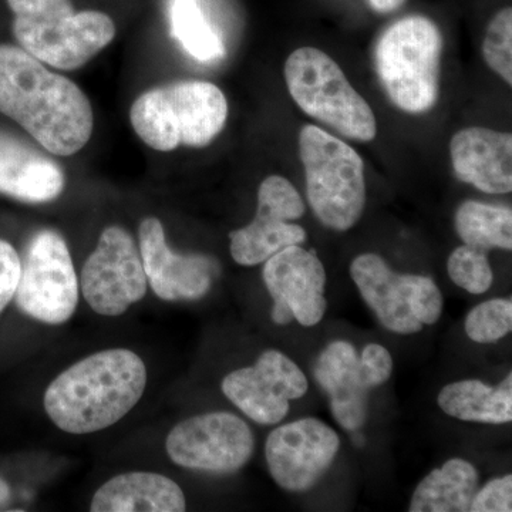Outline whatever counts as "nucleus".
Segmentation results:
<instances>
[{
	"mask_svg": "<svg viewBox=\"0 0 512 512\" xmlns=\"http://www.w3.org/2000/svg\"><path fill=\"white\" fill-rule=\"evenodd\" d=\"M0 113L49 153H79L93 134L92 104L79 86L22 47L0 45Z\"/></svg>",
	"mask_w": 512,
	"mask_h": 512,
	"instance_id": "obj_1",
	"label": "nucleus"
},
{
	"mask_svg": "<svg viewBox=\"0 0 512 512\" xmlns=\"http://www.w3.org/2000/svg\"><path fill=\"white\" fill-rule=\"evenodd\" d=\"M147 367L128 349H107L74 363L49 384L45 410L69 434L97 433L119 423L143 397Z\"/></svg>",
	"mask_w": 512,
	"mask_h": 512,
	"instance_id": "obj_2",
	"label": "nucleus"
},
{
	"mask_svg": "<svg viewBox=\"0 0 512 512\" xmlns=\"http://www.w3.org/2000/svg\"><path fill=\"white\" fill-rule=\"evenodd\" d=\"M13 35L23 50L60 70L84 66L113 42L116 25L107 13L73 8L72 0H6Z\"/></svg>",
	"mask_w": 512,
	"mask_h": 512,
	"instance_id": "obj_3",
	"label": "nucleus"
},
{
	"mask_svg": "<svg viewBox=\"0 0 512 512\" xmlns=\"http://www.w3.org/2000/svg\"><path fill=\"white\" fill-rule=\"evenodd\" d=\"M227 116L228 103L220 87L200 80L148 90L130 110L137 136L157 151L207 147L221 133Z\"/></svg>",
	"mask_w": 512,
	"mask_h": 512,
	"instance_id": "obj_4",
	"label": "nucleus"
},
{
	"mask_svg": "<svg viewBox=\"0 0 512 512\" xmlns=\"http://www.w3.org/2000/svg\"><path fill=\"white\" fill-rule=\"evenodd\" d=\"M443 37L424 16L397 20L377 42L375 63L384 92L397 109L424 113L439 100Z\"/></svg>",
	"mask_w": 512,
	"mask_h": 512,
	"instance_id": "obj_5",
	"label": "nucleus"
},
{
	"mask_svg": "<svg viewBox=\"0 0 512 512\" xmlns=\"http://www.w3.org/2000/svg\"><path fill=\"white\" fill-rule=\"evenodd\" d=\"M299 156L318 220L339 232L355 227L366 205L365 165L359 154L340 138L308 124L299 134Z\"/></svg>",
	"mask_w": 512,
	"mask_h": 512,
	"instance_id": "obj_6",
	"label": "nucleus"
},
{
	"mask_svg": "<svg viewBox=\"0 0 512 512\" xmlns=\"http://www.w3.org/2000/svg\"><path fill=\"white\" fill-rule=\"evenodd\" d=\"M285 80L289 94L308 116L356 141L377 134L375 114L353 89L335 60L315 47H301L288 57Z\"/></svg>",
	"mask_w": 512,
	"mask_h": 512,
	"instance_id": "obj_7",
	"label": "nucleus"
},
{
	"mask_svg": "<svg viewBox=\"0 0 512 512\" xmlns=\"http://www.w3.org/2000/svg\"><path fill=\"white\" fill-rule=\"evenodd\" d=\"M80 285L62 235L52 229L36 232L20 258L16 305L29 318L63 325L76 312Z\"/></svg>",
	"mask_w": 512,
	"mask_h": 512,
	"instance_id": "obj_8",
	"label": "nucleus"
},
{
	"mask_svg": "<svg viewBox=\"0 0 512 512\" xmlns=\"http://www.w3.org/2000/svg\"><path fill=\"white\" fill-rule=\"evenodd\" d=\"M165 450L177 466L211 474L237 473L255 450V437L241 417L228 412L200 414L168 434Z\"/></svg>",
	"mask_w": 512,
	"mask_h": 512,
	"instance_id": "obj_9",
	"label": "nucleus"
},
{
	"mask_svg": "<svg viewBox=\"0 0 512 512\" xmlns=\"http://www.w3.org/2000/svg\"><path fill=\"white\" fill-rule=\"evenodd\" d=\"M148 282L138 249L126 229L109 227L101 232L97 247L82 271L84 299L94 312L120 316L143 301Z\"/></svg>",
	"mask_w": 512,
	"mask_h": 512,
	"instance_id": "obj_10",
	"label": "nucleus"
},
{
	"mask_svg": "<svg viewBox=\"0 0 512 512\" xmlns=\"http://www.w3.org/2000/svg\"><path fill=\"white\" fill-rule=\"evenodd\" d=\"M222 393L245 416L262 426H275L288 416L292 400L309 389L301 367L279 350H266L254 366L242 367L224 377Z\"/></svg>",
	"mask_w": 512,
	"mask_h": 512,
	"instance_id": "obj_11",
	"label": "nucleus"
},
{
	"mask_svg": "<svg viewBox=\"0 0 512 512\" xmlns=\"http://www.w3.org/2000/svg\"><path fill=\"white\" fill-rule=\"evenodd\" d=\"M301 194L288 180L271 175L258 191V208L251 224L229 234L232 258L242 266H255L291 245H301L305 229L292 221L305 214Z\"/></svg>",
	"mask_w": 512,
	"mask_h": 512,
	"instance_id": "obj_12",
	"label": "nucleus"
},
{
	"mask_svg": "<svg viewBox=\"0 0 512 512\" xmlns=\"http://www.w3.org/2000/svg\"><path fill=\"white\" fill-rule=\"evenodd\" d=\"M339 448L340 439L332 427L305 417L271 431L265 444L266 464L279 487L305 493L325 476Z\"/></svg>",
	"mask_w": 512,
	"mask_h": 512,
	"instance_id": "obj_13",
	"label": "nucleus"
},
{
	"mask_svg": "<svg viewBox=\"0 0 512 512\" xmlns=\"http://www.w3.org/2000/svg\"><path fill=\"white\" fill-rule=\"evenodd\" d=\"M264 282L274 299L271 318L285 326L296 320L305 328L318 325L328 309L326 271L313 251L291 245L266 259Z\"/></svg>",
	"mask_w": 512,
	"mask_h": 512,
	"instance_id": "obj_14",
	"label": "nucleus"
},
{
	"mask_svg": "<svg viewBox=\"0 0 512 512\" xmlns=\"http://www.w3.org/2000/svg\"><path fill=\"white\" fill-rule=\"evenodd\" d=\"M148 285L167 302L198 301L210 292L217 264L205 255H180L168 247L163 224L154 217L138 228Z\"/></svg>",
	"mask_w": 512,
	"mask_h": 512,
	"instance_id": "obj_15",
	"label": "nucleus"
},
{
	"mask_svg": "<svg viewBox=\"0 0 512 512\" xmlns=\"http://www.w3.org/2000/svg\"><path fill=\"white\" fill-rule=\"evenodd\" d=\"M313 376L328 394L333 417L348 431L363 427L369 413L370 390L384 384L346 340H336L322 350L313 366Z\"/></svg>",
	"mask_w": 512,
	"mask_h": 512,
	"instance_id": "obj_16",
	"label": "nucleus"
},
{
	"mask_svg": "<svg viewBox=\"0 0 512 512\" xmlns=\"http://www.w3.org/2000/svg\"><path fill=\"white\" fill-rule=\"evenodd\" d=\"M450 156L458 180L487 194L512 190V136L485 127H470L451 138Z\"/></svg>",
	"mask_w": 512,
	"mask_h": 512,
	"instance_id": "obj_17",
	"label": "nucleus"
},
{
	"mask_svg": "<svg viewBox=\"0 0 512 512\" xmlns=\"http://www.w3.org/2000/svg\"><path fill=\"white\" fill-rule=\"evenodd\" d=\"M350 276L384 328L397 335H414L424 328L412 311V274H397L382 256L363 254L353 259Z\"/></svg>",
	"mask_w": 512,
	"mask_h": 512,
	"instance_id": "obj_18",
	"label": "nucleus"
},
{
	"mask_svg": "<svg viewBox=\"0 0 512 512\" xmlns=\"http://www.w3.org/2000/svg\"><path fill=\"white\" fill-rule=\"evenodd\" d=\"M63 190L64 173L55 160L0 131V194L43 204L59 198Z\"/></svg>",
	"mask_w": 512,
	"mask_h": 512,
	"instance_id": "obj_19",
	"label": "nucleus"
},
{
	"mask_svg": "<svg viewBox=\"0 0 512 512\" xmlns=\"http://www.w3.org/2000/svg\"><path fill=\"white\" fill-rule=\"evenodd\" d=\"M187 510L180 485L163 474L134 471L111 478L94 494L93 512H183Z\"/></svg>",
	"mask_w": 512,
	"mask_h": 512,
	"instance_id": "obj_20",
	"label": "nucleus"
},
{
	"mask_svg": "<svg viewBox=\"0 0 512 512\" xmlns=\"http://www.w3.org/2000/svg\"><path fill=\"white\" fill-rule=\"evenodd\" d=\"M437 403L447 416L484 424H507L512 420V373L497 387L481 380H460L441 389Z\"/></svg>",
	"mask_w": 512,
	"mask_h": 512,
	"instance_id": "obj_21",
	"label": "nucleus"
},
{
	"mask_svg": "<svg viewBox=\"0 0 512 512\" xmlns=\"http://www.w3.org/2000/svg\"><path fill=\"white\" fill-rule=\"evenodd\" d=\"M478 488L480 474L477 468L463 458H451L420 481L409 511L467 512Z\"/></svg>",
	"mask_w": 512,
	"mask_h": 512,
	"instance_id": "obj_22",
	"label": "nucleus"
},
{
	"mask_svg": "<svg viewBox=\"0 0 512 512\" xmlns=\"http://www.w3.org/2000/svg\"><path fill=\"white\" fill-rule=\"evenodd\" d=\"M456 231L464 244L483 249H512L511 208L466 201L456 212Z\"/></svg>",
	"mask_w": 512,
	"mask_h": 512,
	"instance_id": "obj_23",
	"label": "nucleus"
},
{
	"mask_svg": "<svg viewBox=\"0 0 512 512\" xmlns=\"http://www.w3.org/2000/svg\"><path fill=\"white\" fill-rule=\"evenodd\" d=\"M170 19L171 33L198 62H218L225 56L224 42L205 18L197 0H173Z\"/></svg>",
	"mask_w": 512,
	"mask_h": 512,
	"instance_id": "obj_24",
	"label": "nucleus"
},
{
	"mask_svg": "<svg viewBox=\"0 0 512 512\" xmlns=\"http://www.w3.org/2000/svg\"><path fill=\"white\" fill-rule=\"evenodd\" d=\"M447 272L451 281L464 291L481 295L493 286L494 272L483 249L463 245L448 256Z\"/></svg>",
	"mask_w": 512,
	"mask_h": 512,
	"instance_id": "obj_25",
	"label": "nucleus"
},
{
	"mask_svg": "<svg viewBox=\"0 0 512 512\" xmlns=\"http://www.w3.org/2000/svg\"><path fill=\"white\" fill-rule=\"evenodd\" d=\"M466 333L473 342L488 345L510 335L512 330L511 299H490L471 309L467 315Z\"/></svg>",
	"mask_w": 512,
	"mask_h": 512,
	"instance_id": "obj_26",
	"label": "nucleus"
},
{
	"mask_svg": "<svg viewBox=\"0 0 512 512\" xmlns=\"http://www.w3.org/2000/svg\"><path fill=\"white\" fill-rule=\"evenodd\" d=\"M485 62L512 84V9L500 10L491 19L483 43Z\"/></svg>",
	"mask_w": 512,
	"mask_h": 512,
	"instance_id": "obj_27",
	"label": "nucleus"
},
{
	"mask_svg": "<svg viewBox=\"0 0 512 512\" xmlns=\"http://www.w3.org/2000/svg\"><path fill=\"white\" fill-rule=\"evenodd\" d=\"M471 512H511L512 476L494 478L474 495Z\"/></svg>",
	"mask_w": 512,
	"mask_h": 512,
	"instance_id": "obj_28",
	"label": "nucleus"
},
{
	"mask_svg": "<svg viewBox=\"0 0 512 512\" xmlns=\"http://www.w3.org/2000/svg\"><path fill=\"white\" fill-rule=\"evenodd\" d=\"M20 278V256L8 241L0 239V313L15 298Z\"/></svg>",
	"mask_w": 512,
	"mask_h": 512,
	"instance_id": "obj_29",
	"label": "nucleus"
},
{
	"mask_svg": "<svg viewBox=\"0 0 512 512\" xmlns=\"http://www.w3.org/2000/svg\"><path fill=\"white\" fill-rule=\"evenodd\" d=\"M369 3L377 12L387 13L399 9L404 0H369Z\"/></svg>",
	"mask_w": 512,
	"mask_h": 512,
	"instance_id": "obj_30",
	"label": "nucleus"
},
{
	"mask_svg": "<svg viewBox=\"0 0 512 512\" xmlns=\"http://www.w3.org/2000/svg\"><path fill=\"white\" fill-rule=\"evenodd\" d=\"M10 501V488L3 478H0V510L6 507Z\"/></svg>",
	"mask_w": 512,
	"mask_h": 512,
	"instance_id": "obj_31",
	"label": "nucleus"
}]
</instances>
